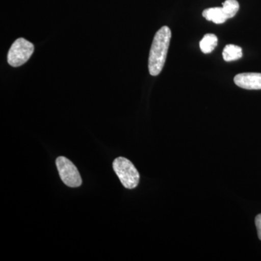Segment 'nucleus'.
Instances as JSON below:
<instances>
[{
  "label": "nucleus",
  "instance_id": "obj_6",
  "mask_svg": "<svg viewBox=\"0 0 261 261\" xmlns=\"http://www.w3.org/2000/svg\"><path fill=\"white\" fill-rule=\"evenodd\" d=\"M202 16L209 20L214 22L216 24L224 23L228 19L227 15L224 12L223 8H207L202 12Z\"/></svg>",
  "mask_w": 261,
  "mask_h": 261
},
{
  "label": "nucleus",
  "instance_id": "obj_8",
  "mask_svg": "<svg viewBox=\"0 0 261 261\" xmlns=\"http://www.w3.org/2000/svg\"><path fill=\"white\" fill-rule=\"evenodd\" d=\"M217 44L218 38L215 34H205L200 42L201 51L205 54H209L214 50Z\"/></svg>",
  "mask_w": 261,
  "mask_h": 261
},
{
  "label": "nucleus",
  "instance_id": "obj_9",
  "mask_svg": "<svg viewBox=\"0 0 261 261\" xmlns=\"http://www.w3.org/2000/svg\"><path fill=\"white\" fill-rule=\"evenodd\" d=\"M222 8H224L228 19L231 18L238 13V10L240 9V5L237 0H226L223 3Z\"/></svg>",
  "mask_w": 261,
  "mask_h": 261
},
{
  "label": "nucleus",
  "instance_id": "obj_7",
  "mask_svg": "<svg viewBox=\"0 0 261 261\" xmlns=\"http://www.w3.org/2000/svg\"><path fill=\"white\" fill-rule=\"evenodd\" d=\"M222 55L225 61H238L243 57V49L234 44H228L225 47Z\"/></svg>",
  "mask_w": 261,
  "mask_h": 261
},
{
  "label": "nucleus",
  "instance_id": "obj_10",
  "mask_svg": "<svg viewBox=\"0 0 261 261\" xmlns=\"http://www.w3.org/2000/svg\"><path fill=\"white\" fill-rule=\"evenodd\" d=\"M255 225H256L258 238L261 240V214L257 215L255 218Z\"/></svg>",
  "mask_w": 261,
  "mask_h": 261
},
{
  "label": "nucleus",
  "instance_id": "obj_1",
  "mask_svg": "<svg viewBox=\"0 0 261 261\" xmlns=\"http://www.w3.org/2000/svg\"><path fill=\"white\" fill-rule=\"evenodd\" d=\"M171 39V29L166 25L159 29L154 35L149 56L148 68L150 75L156 76L162 71Z\"/></svg>",
  "mask_w": 261,
  "mask_h": 261
},
{
  "label": "nucleus",
  "instance_id": "obj_3",
  "mask_svg": "<svg viewBox=\"0 0 261 261\" xmlns=\"http://www.w3.org/2000/svg\"><path fill=\"white\" fill-rule=\"evenodd\" d=\"M34 50V46L23 38H19L12 44L8 54V62L12 67L21 66L29 61Z\"/></svg>",
  "mask_w": 261,
  "mask_h": 261
},
{
  "label": "nucleus",
  "instance_id": "obj_2",
  "mask_svg": "<svg viewBox=\"0 0 261 261\" xmlns=\"http://www.w3.org/2000/svg\"><path fill=\"white\" fill-rule=\"evenodd\" d=\"M115 173L126 189H135L140 182V173L133 163L125 158H117L113 163Z\"/></svg>",
  "mask_w": 261,
  "mask_h": 261
},
{
  "label": "nucleus",
  "instance_id": "obj_4",
  "mask_svg": "<svg viewBox=\"0 0 261 261\" xmlns=\"http://www.w3.org/2000/svg\"><path fill=\"white\" fill-rule=\"evenodd\" d=\"M56 166L60 177L65 185L73 188L82 185V180L80 173L70 160L63 156L58 157L56 159Z\"/></svg>",
  "mask_w": 261,
  "mask_h": 261
},
{
  "label": "nucleus",
  "instance_id": "obj_5",
  "mask_svg": "<svg viewBox=\"0 0 261 261\" xmlns=\"http://www.w3.org/2000/svg\"><path fill=\"white\" fill-rule=\"evenodd\" d=\"M233 82L238 87L249 90L261 89V73H243L237 75Z\"/></svg>",
  "mask_w": 261,
  "mask_h": 261
}]
</instances>
